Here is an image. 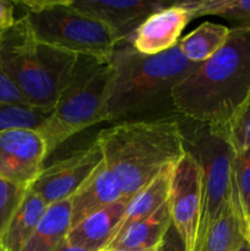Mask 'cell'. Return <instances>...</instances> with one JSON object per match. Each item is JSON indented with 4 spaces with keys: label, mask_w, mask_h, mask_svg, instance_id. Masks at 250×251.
Instances as JSON below:
<instances>
[{
    "label": "cell",
    "mask_w": 250,
    "mask_h": 251,
    "mask_svg": "<svg viewBox=\"0 0 250 251\" xmlns=\"http://www.w3.org/2000/svg\"><path fill=\"white\" fill-rule=\"evenodd\" d=\"M199 64L186 60L179 46L144 55L127 42L118 43L110 58L105 119L120 123L176 115L173 92Z\"/></svg>",
    "instance_id": "obj_1"
},
{
    "label": "cell",
    "mask_w": 250,
    "mask_h": 251,
    "mask_svg": "<svg viewBox=\"0 0 250 251\" xmlns=\"http://www.w3.org/2000/svg\"><path fill=\"white\" fill-rule=\"evenodd\" d=\"M250 95V29L230 28L225 46L199 64L173 92L175 113L225 126Z\"/></svg>",
    "instance_id": "obj_2"
},
{
    "label": "cell",
    "mask_w": 250,
    "mask_h": 251,
    "mask_svg": "<svg viewBox=\"0 0 250 251\" xmlns=\"http://www.w3.org/2000/svg\"><path fill=\"white\" fill-rule=\"evenodd\" d=\"M176 117L115 123L97 134L105 166L124 198H132L185 156Z\"/></svg>",
    "instance_id": "obj_3"
},
{
    "label": "cell",
    "mask_w": 250,
    "mask_h": 251,
    "mask_svg": "<svg viewBox=\"0 0 250 251\" xmlns=\"http://www.w3.org/2000/svg\"><path fill=\"white\" fill-rule=\"evenodd\" d=\"M77 56L37 41L22 16L0 33V66L34 107L53 109Z\"/></svg>",
    "instance_id": "obj_4"
},
{
    "label": "cell",
    "mask_w": 250,
    "mask_h": 251,
    "mask_svg": "<svg viewBox=\"0 0 250 251\" xmlns=\"http://www.w3.org/2000/svg\"><path fill=\"white\" fill-rule=\"evenodd\" d=\"M110 74V60L77 56L51 115L39 130L48 156L74 135L98 123L107 122L105 97Z\"/></svg>",
    "instance_id": "obj_5"
},
{
    "label": "cell",
    "mask_w": 250,
    "mask_h": 251,
    "mask_svg": "<svg viewBox=\"0 0 250 251\" xmlns=\"http://www.w3.org/2000/svg\"><path fill=\"white\" fill-rule=\"evenodd\" d=\"M184 149L201 169L202 208L196 251H201L207 232L227 205L232 194V164L234 149L227 127L195 122L178 115Z\"/></svg>",
    "instance_id": "obj_6"
},
{
    "label": "cell",
    "mask_w": 250,
    "mask_h": 251,
    "mask_svg": "<svg viewBox=\"0 0 250 251\" xmlns=\"http://www.w3.org/2000/svg\"><path fill=\"white\" fill-rule=\"evenodd\" d=\"M41 43L76 55L110 60L115 41L107 27L74 7L71 0H25L15 2Z\"/></svg>",
    "instance_id": "obj_7"
},
{
    "label": "cell",
    "mask_w": 250,
    "mask_h": 251,
    "mask_svg": "<svg viewBox=\"0 0 250 251\" xmlns=\"http://www.w3.org/2000/svg\"><path fill=\"white\" fill-rule=\"evenodd\" d=\"M167 205L185 251H196L202 208V176L198 162L189 153L173 168Z\"/></svg>",
    "instance_id": "obj_8"
},
{
    "label": "cell",
    "mask_w": 250,
    "mask_h": 251,
    "mask_svg": "<svg viewBox=\"0 0 250 251\" xmlns=\"http://www.w3.org/2000/svg\"><path fill=\"white\" fill-rule=\"evenodd\" d=\"M103 159L102 150L95 140L83 149L43 167L38 178L29 188L48 206L70 199Z\"/></svg>",
    "instance_id": "obj_9"
},
{
    "label": "cell",
    "mask_w": 250,
    "mask_h": 251,
    "mask_svg": "<svg viewBox=\"0 0 250 251\" xmlns=\"http://www.w3.org/2000/svg\"><path fill=\"white\" fill-rule=\"evenodd\" d=\"M48 157L46 142L34 130L0 132V179L29 188L38 178Z\"/></svg>",
    "instance_id": "obj_10"
},
{
    "label": "cell",
    "mask_w": 250,
    "mask_h": 251,
    "mask_svg": "<svg viewBox=\"0 0 250 251\" xmlns=\"http://www.w3.org/2000/svg\"><path fill=\"white\" fill-rule=\"evenodd\" d=\"M74 7L107 27L115 44L126 42L137 27L168 2L154 0H71Z\"/></svg>",
    "instance_id": "obj_11"
},
{
    "label": "cell",
    "mask_w": 250,
    "mask_h": 251,
    "mask_svg": "<svg viewBox=\"0 0 250 251\" xmlns=\"http://www.w3.org/2000/svg\"><path fill=\"white\" fill-rule=\"evenodd\" d=\"M193 16L180 1L168 4L150 15L131 34L127 43L144 55H157L179 43Z\"/></svg>",
    "instance_id": "obj_12"
},
{
    "label": "cell",
    "mask_w": 250,
    "mask_h": 251,
    "mask_svg": "<svg viewBox=\"0 0 250 251\" xmlns=\"http://www.w3.org/2000/svg\"><path fill=\"white\" fill-rule=\"evenodd\" d=\"M123 198L124 194L117 178L108 169L103 159L102 163L70 198L71 228Z\"/></svg>",
    "instance_id": "obj_13"
},
{
    "label": "cell",
    "mask_w": 250,
    "mask_h": 251,
    "mask_svg": "<svg viewBox=\"0 0 250 251\" xmlns=\"http://www.w3.org/2000/svg\"><path fill=\"white\" fill-rule=\"evenodd\" d=\"M131 198H123L104 210L93 213L70 228L66 240L76 247L104 251L114 239L118 227L122 223Z\"/></svg>",
    "instance_id": "obj_14"
},
{
    "label": "cell",
    "mask_w": 250,
    "mask_h": 251,
    "mask_svg": "<svg viewBox=\"0 0 250 251\" xmlns=\"http://www.w3.org/2000/svg\"><path fill=\"white\" fill-rule=\"evenodd\" d=\"M48 205L31 188H27L0 240V249L21 251L38 227Z\"/></svg>",
    "instance_id": "obj_15"
},
{
    "label": "cell",
    "mask_w": 250,
    "mask_h": 251,
    "mask_svg": "<svg viewBox=\"0 0 250 251\" xmlns=\"http://www.w3.org/2000/svg\"><path fill=\"white\" fill-rule=\"evenodd\" d=\"M172 220L167 202L146 220L131 226L114 238L105 250L151 251L161 243Z\"/></svg>",
    "instance_id": "obj_16"
},
{
    "label": "cell",
    "mask_w": 250,
    "mask_h": 251,
    "mask_svg": "<svg viewBox=\"0 0 250 251\" xmlns=\"http://www.w3.org/2000/svg\"><path fill=\"white\" fill-rule=\"evenodd\" d=\"M173 168L162 172L149 185L145 186L130 199L122 223L115 233V237L131 226L149 218L167 202Z\"/></svg>",
    "instance_id": "obj_17"
},
{
    "label": "cell",
    "mask_w": 250,
    "mask_h": 251,
    "mask_svg": "<svg viewBox=\"0 0 250 251\" xmlns=\"http://www.w3.org/2000/svg\"><path fill=\"white\" fill-rule=\"evenodd\" d=\"M71 228V200L48 206L43 218L21 251H53Z\"/></svg>",
    "instance_id": "obj_18"
},
{
    "label": "cell",
    "mask_w": 250,
    "mask_h": 251,
    "mask_svg": "<svg viewBox=\"0 0 250 251\" xmlns=\"http://www.w3.org/2000/svg\"><path fill=\"white\" fill-rule=\"evenodd\" d=\"M247 223L232 194L222 213L207 232L201 251H237L247 239Z\"/></svg>",
    "instance_id": "obj_19"
},
{
    "label": "cell",
    "mask_w": 250,
    "mask_h": 251,
    "mask_svg": "<svg viewBox=\"0 0 250 251\" xmlns=\"http://www.w3.org/2000/svg\"><path fill=\"white\" fill-rule=\"evenodd\" d=\"M230 27L206 21L181 37L178 46L181 54L193 64H201L217 53L227 42Z\"/></svg>",
    "instance_id": "obj_20"
},
{
    "label": "cell",
    "mask_w": 250,
    "mask_h": 251,
    "mask_svg": "<svg viewBox=\"0 0 250 251\" xmlns=\"http://www.w3.org/2000/svg\"><path fill=\"white\" fill-rule=\"evenodd\" d=\"M193 19L201 16L222 17L235 29H250V0H190L180 1Z\"/></svg>",
    "instance_id": "obj_21"
},
{
    "label": "cell",
    "mask_w": 250,
    "mask_h": 251,
    "mask_svg": "<svg viewBox=\"0 0 250 251\" xmlns=\"http://www.w3.org/2000/svg\"><path fill=\"white\" fill-rule=\"evenodd\" d=\"M53 109L34 107L28 103H0V132L9 130L42 129Z\"/></svg>",
    "instance_id": "obj_22"
},
{
    "label": "cell",
    "mask_w": 250,
    "mask_h": 251,
    "mask_svg": "<svg viewBox=\"0 0 250 251\" xmlns=\"http://www.w3.org/2000/svg\"><path fill=\"white\" fill-rule=\"evenodd\" d=\"M232 198L247 223L250 216V147L234 152L232 164Z\"/></svg>",
    "instance_id": "obj_23"
},
{
    "label": "cell",
    "mask_w": 250,
    "mask_h": 251,
    "mask_svg": "<svg viewBox=\"0 0 250 251\" xmlns=\"http://www.w3.org/2000/svg\"><path fill=\"white\" fill-rule=\"evenodd\" d=\"M227 132L234 151L250 147V95L227 125Z\"/></svg>",
    "instance_id": "obj_24"
},
{
    "label": "cell",
    "mask_w": 250,
    "mask_h": 251,
    "mask_svg": "<svg viewBox=\"0 0 250 251\" xmlns=\"http://www.w3.org/2000/svg\"><path fill=\"white\" fill-rule=\"evenodd\" d=\"M26 189L0 179V240Z\"/></svg>",
    "instance_id": "obj_25"
},
{
    "label": "cell",
    "mask_w": 250,
    "mask_h": 251,
    "mask_svg": "<svg viewBox=\"0 0 250 251\" xmlns=\"http://www.w3.org/2000/svg\"><path fill=\"white\" fill-rule=\"evenodd\" d=\"M2 29H0V33ZM0 103H27L19 88L2 71L1 66H0Z\"/></svg>",
    "instance_id": "obj_26"
},
{
    "label": "cell",
    "mask_w": 250,
    "mask_h": 251,
    "mask_svg": "<svg viewBox=\"0 0 250 251\" xmlns=\"http://www.w3.org/2000/svg\"><path fill=\"white\" fill-rule=\"evenodd\" d=\"M156 251H185L181 238L179 237L173 223H171L167 232L164 233L161 243L157 245Z\"/></svg>",
    "instance_id": "obj_27"
},
{
    "label": "cell",
    "mask_w": 250,
    "mask_h": 251,
    "mask_svg": "<svg viewBox=\"0 0 250 251\" xmlns=\"http://www.w3.org/2000/svg\"><path fill=\"white\" fill-rule=\"evenodd\" d=\"M15 2L0 0V29H5L16 22L15 16Z\"/></svg>",
    "instance_id": "obj_28"
},
{
    "label": "cell",
    "mask_w": 250,
    "mask_h": 251,
    "mask_svg": "<svg viewBox=\"0 0 250 251\" xmlns=\"http://www.w3.org/2000/svg\"><path fill=\"white\" fill-rule=\"evenodd\" d=\"M53 251H97V250L87 249V248H82V247H76V245L70 244V243L66 240V237H65L58 245H56L55 249Z\"/></svg>",
    "instance_id": "obj_29"
},
{
    "label": "cell",
    "mask_w": 250,
    "mask_h": 251,
    "mask_svg": "<svg viewBox=\"0 0 250 251\" xmlns=\"http://www.w3.org/2000/svg\"><path fill=\"white\" fill-rule=\"evenodd\" d=\"M237 251H250V244L247 242V239L240 244V247L238 248Z\"/></svg>",
    "instance_id": "obj_30"
},
{
    "label": "cell",
    "mask_w": 250,
    "mask_h": 251,
    "mask_svg": "<svg viewBox=\"0 0 250 251\" xmlns=\"http://www.w3.org/2000/svg\"><path fill=\"white\" fill-rule=\"evenodd\" d=\"M245 237H247V242L250 244V216L247 218V232H245Z\"/></svg>",
    "instance_id": "obj_31"
},
{
    "label": "cell",
    "mask_w": 250,
    "mask_h": 251,
    "mask_svg": "<svg viewBox=\"0 0 250 251\" xmlns=\"http://www.w3.org/2000/svg\"><path fill=\"white\" fill-rule=\"evenodd\" d=\"M104 251H134V250H104Z\"/></svg>",
    "instance_id": "obj_32"
},
{
    "label": "cell",
    "mask_w": 250,
    "mask_h": 251,
    "mask_svg": "<svg viewBox=\"0 0 250 251\" xmlns=\"http://www.w3.org/2000/svg\"><path fill=\"white\" fill-rule=\"evenodd\" d=\"M151 251H156V249H153V250H151Z\"/></svg>",
    "instance_id": "obj_33"
},
{
    "label": "cell",
    "mask_w": 250,
    "mask_h": 251,
    "mask_svg": "<svg viewBox=\"0 0 250 251\" xmlns=\"http://www.w3.org/2000/svg\"><path fill=\"white\" fill-rule=\"evenodd\" d=\"M0 251H4V250H2V249H0Z\"/></svg>",
    "instance_id": "obj_34"
}]
</instances>
